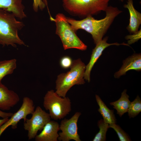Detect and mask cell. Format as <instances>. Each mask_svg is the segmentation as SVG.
<instances>
[{
    "mask_svg": "<svg viewBox=\"0 0 141 141\" xmlns=\"http://www.w3.org/2000/svg\"><path fill=\"white\" fill-rule=\"evenodd\" d=\"M105 11V16L100 20L95 19L92 16L79 20L67 17V19L75 32L81 29L90 34L96 44L102 39L115 18L122 12L117 7L111 6H108Z\"/></svg>",
    "mask_w": 141,
    "mask_h": 141,
    "instance_id": "cell-1",
    "label": "cell"
},
{
    "mask_svg": "<svg viewBox=\"0 0 141 141\" xmlns=\"http://www.w3.org/2000/svg\"><path fill=\"white\" fill-rule=\"evenodd\" d=\"M12 13L0 9V45L14 47L17 44L25 45L18 34L24 25Z\"/></svg>",
    "mask_w": 141,
    "mask_h": 141,
    "instance_id": "cell-2",
    "label": "cell"
},
{
    "mask_svg": "<svg viewBox=\"0 0 141 141\" xmlns=\"http://www.w3.org/2000/svg\"><path fill=\"white\" fill-rule=\"evenodd\" d=\"M86 67L80 58L73 60L70 70L57 76L56 81V93L60 96L64 97L74 85L84 84Z\"/></svg>",
    "mask_w": 141,
    "mask_h": 141,
    "instance_id": "cell-3",
    "label": "cell"
},
{
    "mask_svg": "<svg viewBox=\"0 0 141 141\" xmlns=\"http://www.w3.org/2000/svg\"><path fill=\"white\" fill-rule=\"evenodd\" d=\"M109 0H62V5L70 14L84 19L105 11Z\"/></svg>",
    "mask_w": 141,
    "mask_h": 141,
    "instance_id": "cell-4",
    "label": "cell"
},
{
    "mask_svg": "<svg viewBox=\"0 0 141 141\" xmlns=\"http://www.w3.org/2000/svg\"><path fill=\"white\" fill-rule=\"evenodd\" d=\"M50 19L55 23L56 34L60 38L64 50L75 48L84 51L87 49V45L77 36L64 14L58 13L55 18L50 15Z\"/></svg>",
    "mask_w": 141,
    "mask_h": 141,
    "instance_id": "cell-5",
    "label": "cell"
},
{
    "mask_svg": "<svg viewBox=\"0 0 141 141\" xmlns=\"http://www.w3.org/2000/svg\"><path fill=\"white\" fill-rule=\"evenodd\" d=\"M43 106L51 118L55 120L62 119L71 110V103L69 98L58 95L53 90L48 91L43 98Z\"/></svg>",
    "mask_w": 141,
    "mask_h": 141,
    "instance_id": "cell-6",
    "label": "cell"
},
{
    "mask_svg": "<svg viewBox=\"0 0 141 141\" xmlns=\"http://www.w3.org/2000/svg\"><path fill=\"white\" fill-rule=\"evenodd\" d=\"M30 119L24 121V128L27 131L29 140L35 138L39 131H41L46 124L51 120L49 113L39 106L37 107Z\"/></svg>",
    "mask_w": 141,
    "mask_h": 141,
    "instance_id": "cell-7",
    "label": "cell"
},
{
    "mask_svg": "<svg viewBox=\"0 0 141 141\" xmlns=\"http://www.w3.org/2000/svg\"><path fill=\"white\" fill-rule=\"evenodd\" d=\"M35 110V105L33 100L30 98L25 97L23 98L22 103L20 107L9 118L8 121L0 127V137L9 126L12 128L16 129L20 121L23 119L25 121L27 116L32 114Z\"/></svg>",
    "mask_w": 141,
    "mask_h": 141,
    "instance_id": "cell-8",
    "label": "cell"
},
{
    "mask_svg": "<svg viewBox=\"0 0 141 141\" xmlns=\"http://www.w3.org/2000/svg\"><path fill=\"white\" fill-rule=\"evenodd\" d=\"M81 113L77 112L69 119H64L61 121L59 125L61 132L59 134L58 140L69 141L73 140L81 141L78 133L77 122Z\"/></svg>",
    "mask_w": 141,
    "mask_h": 141,
    "instance_id": "cell-9",
    "label": "cell"
},
{
    "mask_svg": "<svg viewBox=\"0 0 141 141\" xmlns=\"http://www.w3.org/2000/svg\"><path fill=\"white\" fill-rule=\"evenodd\" d=\"M108 37H106L102 39L96 45V46L92 50L91 58L88 64L86 66L84 78L88 82L90 81V73L95 64L101 56L104 50L108 47L112 45H124L129 46L128 44L117 43H108L107 42Z\"/></svg>",
    "mask_w": 141,
    "mask_h": 141,
    "instance_id": "cell-10",
    "label": "cell"
},
{
    "mask_svg": "<svg viewBox=\"0 0 141 141\" xmlns=\"http://www.w3.org/2000/svg\"><path fill=\"white\" fill-rule=\"evenodd\" d=\"M18 95L0 83V109L8 110L19 102Z\"/></svg>",
    "mask_w": 141,
    "mask_h": 141,
    "instance_id": "cell-11",
    "label": "cell"
},
{
    "mask_svg": "<svg viewBox=\"0 0 141 141\" xmlns=\"http://www.w3.org/2000/svg\"><path fill=\"white\" fill-rule=\"evenodd\" d=\"M59 125L54 121L50 120L45 125L41 132L35 138L36 141H58Z\"/></svg>",
    "mask_w": 141,
    "mask_h": 141,
    "instance_id": "cell-12",
    "label": "cell"
},
{
    "mask_svg": "<svg viewBox=\"0 0 141 141\" xmlns=\"http://www.w3.org/2000/svg\"><path fill=\"white\" fill-rule=\"evenodd\" d=\"M134 70L138 71L141 70V54H134L123 61V64L119 70L114 74L115 78H119L126 74L128 71Z\"/></svg>",
    "mask_w": 141,
    "mask_h": 141,
    "instance_id": "cell-13",
    "label": "cell"
},
{
    "mask_svg": "<svg viewBox=\"0 0 141 141\" xmlns=\"http://www.w3.org/2000/svg\"><path fill=\"white\" fill-rule=\"evenodd\" d=\"M22 0H0V9L12 13L17 18L22 19L26 17Z\"/></svg>",
    "mask_w": 141,
    "mask_h": 141,
    "instance_id": "cell-14",
    "label": "cell"
},
{
    "mask_svg": "<svg viewBox=\"0 0 141 141\" xmlns=\"http://www.w3.org/2000/svg\"><path fill=\"white\" fill-rule=\"evenodd\" d=\"M127 3L124 7L128 9L130 15L129 23L127 29L130 32L133 33L138 31L141 24V14L134 8L133 0H127Z\"/></svg>",
    "mask_w": 141,
    "mask_h": 141,
    "instance_id": "cell-15",
    "label": "cell"
},
{
    "mask_svg": "<svg viewBox=\"0 0 141 141\" xmlns=\"http://www.w3.org/2000/svg\"><path fill=\"white\" fill-rule=\"evenodd\" d=\"M95 96L99 107L98 111L103 117L104 121L109 124H116V119L114 114V110L108 108L98 95H96Z\"/></svg>",
    "mask_w": 141,
    "mask_h": 141,
    "instance_id": "cell-16",
    "label": "cell"
},
{
    "mask_svg": "<svg viewBox=\"0 0 141 141\" xmlns=\"http://www.w3.org/2000/svg\"><path fill=\"white\" fill-rule=\"evenodd\" d=\"M127 91L126 89L124 90L119 99L110 103V105L116 110L117 114L120 117L127 112L131 102L129 99V96L127 94Z\"/></svg>",
    "mask_w": 141,
    "mask_h": 141,
    "instance_id": "cell-17",
    "label": "cell"
},
{
    "mask_svg": "<svg viewBox=\"0 0 141 141\" xmlns=\"http://www.w3.org/2000/svg\"><path fill=\"white\" fill-rule=\"evenodd\" d=\"M16 67V60H10L0 61V83L5 76L12 74Z\"/></svg>",
    "mask_w": 141,
    "mask_h": 141,
    "instance_id": "cell-18",
    "label": "cell"
},
{
    "mask_svg": "<svg viewBox=\"0 0 141 141\" xmlns=\"http://www.w3.org/2000/svg\"><path fill=\"white\" fill-rule=\"evenodd\" d=\"M97 125L99 128V131L95 135L92 141H106L107 132L110 128L109 124L105 122L103 119H101L98 121Z\"/></svg>",
    "mask_w": 141,
    "mask_h": 141,
    "instance_id": "cell-19",
    "label": "cell"
},
{
    "mask_svg": "<svg viewBox=\"0 0 141 141\" xmlns=\"http://www.w3.org/2000/svg\"><path fill=\"white\" fill-rule=\"evenodd\" d=\"M141 111V99L138 95L133 101L130 102L127 112L129 118H130L136 117Z\"/></svg>",
    "mask_w": 141,
    "mask_h": 141,
    "instance_id": "cell-20",
    "label": "cell"
},
{
    "mask_svg": "<svg viewBox=\"0 0 141 141\" xmlns=\"http://www.w3.org/2000/svg\"><path fill=\"white\" fill-rule=\"evenodd\" d=\"M110 128L113 129L116 133L120 141H131L130 136L119 125L116 124H109Z\"/></svg>",
    "mask_w": 141,
    "mask_h": 141,
    "instance_id": "cell-21",
    "label": "cell"
},
{
    "mask_svg": "<svg viewBox=\"0 0 141 141\" xmlns=\"http://www.w3.org/2000/svg\"><path fill=\"white\" fill-rule=\"evenodd\" d=\"M141 29L132 34L127 35L125 37V39L128 40V44L129 45L135 43L141 38Z\"/></svg>",
    "mask_w": 141,
    "mask_h": 141,
    "instance_id": "cell-22",
    "label": "cell"
},
{
    "mask_svg": "<svg viewBox=\"0 0 141 141\" xmlns=\"http://www.w3.org/2000/svg\"><path fill=\"white\" fill-rule=\"evenodd\" d=\"M73 61L69 56H65L61 58L60 61V64L61 67L64 69H67L70 68L72 63Z\"/></svg>",
    "mask_w": 141,
    "mask_h": 141,
    "instance_id": "cell-23",
    "label": "cell"
},
{
    "mask_svg": "<svg viewBox=\"0 0 141 141\" xmlns=\"http://www.w3.org/2000/svg\"><path fill=\"white\" fill-rule=\"evenodd\" d=\"M33 8L34 11H38L39 9L43 10L46 7V5L42 0H33Z\"/></svg>",
    "mask_w": 141,
    "mask_h": 141,
    "instance_id": "cell-24",
    "label": "cell"
},
{
    "mask_svg": "<svg viewBox=\"0 0 141 141\" xmlns=\"http://www.w3.org/2000/svg\"><path fill=\"white\" fill-rule=\"evenodd\" d=\"M12 113H7L3 112L0 110V117L5 118L10 117L13 114Z\"/></svg>",
    "mask_w": 141,
    "mask_h": 141,
    "instance_id": "cell-25",
    "label": "cell"
},
{
    "mask_svg": "<svg viewBox=\"0 0 141 141\" xmlns=\"http://www.w3.org/2000/svg\"><path fill=\"white\" fill-rule=\"evenodd\" d=\"M8 118H3L0 119V127L8 120Z\"/></svg>",
    "mask_w": 141,
    "mask_h": 141,
    "instance_id": "cell-26",
    "label": "cell"
},
{
    "mask_svg": "<svg viewBox=\"0 0 141 141\" xmlns=\"http://www.w3.org/2000/svg\"><path fill=\"white\" fill-rule=\"evenodd\" d=\"M46 6H48V2L47 0H42Z\"/></svg>",
    "mask_w": 141,
    "mask_h": 141,
    "instance_id": "cell-27",
    "label": "cell"
},
{
    "mask_svg": "<svg viewBox=\"0 0 141 141\" xmlns=\"http://www.w3.org/2000/svg\"><path fill=\"white\" fill-rule=\"evenodd\" d=\"M121 2H123L124 0H119Z\"/></svg>",
    "mask_w": 141,
    "mask_h": 141,
    "instance_id": "cell-28",
    "label": "cell"
}]
</instances>
